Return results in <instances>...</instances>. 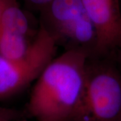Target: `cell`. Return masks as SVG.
<instances>
[{"mask_svg": "<svg viewBox=\"0 0 121 121\" xmlns=\"http://www.w3.org/2000/svg\"><path fill=\"white\" fill-rule=\"evenodd\" d=\"M89 55L65 51L36 79L25 109L37 121H77L85 89Z\"/></svg>", "mask_w": 121, "mask_h": 121, "instance_id": "1", "label": "cell"}, {"mask_svg": "<svg viewBox=\"0 0 121 121\" xmlns=\"http://www.w3.org/2000/svg\"><path fill=\"white\" fill-rule=\"evenodd\" d=\"M114 53L88 57L77 121H121V71Z\"/></svg>", "mask_w": 121, "mask_h": 121, "instance_id": "2", "label": "cell"}, {"mask_svg": "<svg viewBox=\"0 0 121 121\" xmlns=\"http://www.w3.org/2000/svg\"><path fill=\"white\" fill-rule=\"evenodd\" d=\"M40 13V25L58 47L65 51H83L90 56L95 55L96 32L82 0H53Z\"/></svg>", "mask_w": 121, "mask_h": 121, "instance_id": "3", "label": "cell"}, {"mask_svg": "<svg viewBox=\"0 0 121 121\" xmlns=\"http://www.w3.org/2000/svg\"><path fill=\"white\" fill-rule=\"evenodd\" d=\"M57 48L55 40L40 25L25 56L17 60H9L0 55V101L17 94L36 81L56 56Z\"/></svg>", "mask_w": 121, "mask_h": 121, "instance_id": "4", "label": "cell"}, {"mask_svg": "<svg viewBox=\"0 0 121 121\" xmlns=\"http://www.w3.org/2000/svg\"><path fill=\"white\" fill-rule=\"evenodd\" d=\"M97 35L94 56H108L121 48V13L118 0H82Z\"/></svg>", "mask_w": 121, "mask_h": 121, "instance_id": "5", "label": "cell"}, {"mask_svg": "<svg viewBox=\"0 0 121 121\" xmlns=\"http://www.w3.org/2000/svg\"><path fill=\"white\" fill-rule=\"evenodd\" d=\"M1 4V31L29 38L30 24L17 0H0Z\"/></svg>", "mask_w": 121, "mask_h": 121, "instance_id": "6", "label": "cell"}, {"mask_svg": "<svg viewBox=\"0 0 121 121\" xmlns=\"http://www.w3.org/2000/svg\"><path fill=\"white\" fill-rule=\"evenodd\" d=\"M32 41L28 37L1 31L0 55L9 60L20 59L28 52Z\"/></svg>", "mask_w": 121, "mask_h": 121, "instance_id": "7", "label": "cell"}, {"mask_svg": "<svg viewBox=\"0 0 121 121\" xmlns=\"http://www.w3.org/2000/svg\"><path fill=\"white\" fill-rule=\"evenodd\" d=\"M26 110L0 106V121H17L27 119Z\"/></svg>", "mask_w": 121, "mask_h": 121, "instance_id": "8", "label": "cell"}, {"mask_svg": "<svg viewBox=\"0 0 121 121\" xmlns=\"http://www.w3.org/2000/svg\"><path fill=\"white\" fill-rule=\"evenodd\" d=\"M52 1L53 0H24L27 8L33 11H39L40 12Z\"/></svg>", "mask_w": 121, "mask_h": 121, "instance_id": "9", "label": "cell"}, {"mask_svg": "<svg viewBox=\"0 0 121 121\" xmlns=\"http://www.w3.org/2000/svg\"><path fill=\"white\" fill-rule=\"evenodd\" d=\"M114 56H115V59L117 61V65L121 71V48L118 49V51L115 52Z\"/></svg>", "mask_w": 121, "mask_h": 121, "instance_id": "10", "label": "cell"}, {"mask_svg": "<svg viewBox=\"0 0 121 121\" xmlns=\"http://www.w3.org/2000/svg\"><path fill=\"white\" fill-rule=\"evenodd\" d=\"M1 11H2V8H1V4L0 2V32H1Z\"/></svg>", "mask_w": 121, "mask_h": 121, "instance_id": "11", "label": "cell"}, {"mask_svg": "<svg viewBox=\"0 0 121 121\" xmlns=\"http://www.w3.org/2000/svg\"><path fill=\"white\" fill-rule=\"evenodd\" d=\"M28 121L27 119H22V120H20V121Z\"/></svg>", "mask_w": 121, "mask_h": 121, "instance_id": "12", "label": "cell"}]
</instances>
